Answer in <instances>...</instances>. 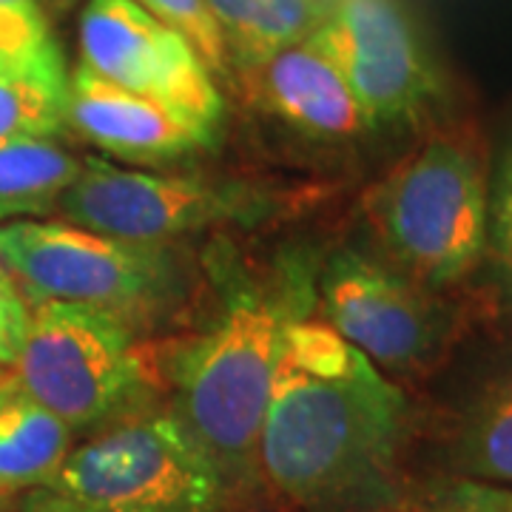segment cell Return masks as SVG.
Wrapping results in <instances>:
<instances>
[{
    "label": "cell",
    "instance_id": "cell-1",
    "mask_svg": "<svg viewBox=\"0 0 512 512\" xmlns=\"http://www.w3.org/2000/svg\"><path fill=\"white\" fill-rule=\"evenodd\" d=\"M404 427V396L362 350L322 319L285 328L256 470L311 510L350 507L382 487Z\"/></svg>",
    "mask_w": 512,
    "mask_h": 512
},
{
    "label": "cell",
    "instance_id": "cell-2",
    "mask_svg": "<svg viewBox=\"0 0 512 512\" xmlns=\"http://www.w3.org/2000/svg\"><path fill=\"white\" fill-rule=\"evenodd\" d=\"M282 293L262 288L231 293L211 328L194 336L171 365L174 413L217 461L228 484L256 470V444L285 328L299 316Z\"/></svg>",
    "mask_w": 512,
    "mask_h": 512
},
{
    "label": "cell",
    "instance_id": "cell-3",
    "mask_svg": "<svg viewBox=\"0 0 512 512\" xmlns=\"http://www.w3.org/2000/svg\"><path fill=\"white\" fill-rule=\"evenodd\" d=\"M365 214L399 274L430 291L473 274L487 248L490 188L464 137L436 134L367 191Z\"/></svg>",
    "mask_w": 512,
    "mask_h": 512
},
{
    "label": "cell",
    "instance_id": "cell-4",
    "mask_svg": "<svg viewBox=\"0 0 512 512\" xmlns=\"http://www.w3.org/2000/svg\"><path fill=\"white\" fill-rule=\"evenodd\" d=\"M46 490L89 512H225L228 481L174 410H134L63 458Z\"/></svg>",
    "mask_w": 512,
    "mask_h": 512
},
{
    "label": "cell",
    "instance_id": "cell-5",
    "mask_svg": "<svg viewBox=\"0 0 512 512\" xmlns=\"http://www.w3.org/2000/svg\"><path fill=\"white\" fill-rule=\"evenodd\" d=\"M29 311L26 342L9 370L15 382L72 433L131 413L146 362L128 319L57 299H32Z\"/></svg>",
    "mask_w": 512,
    "mask_h": 512
},
{
    "label": "cell",
    "instance_id": "cell-6",
    "mask_svg": "<svg viewBox=\"0 0 512 512\" xmlns=\"http://www.w3.org/2000/svg\"><path fill=\"white\" fill-rule=\"evenodd\" d=\"M0 262L26 302H77L123 319L177 288V265L163 245L106 237L66 220L0 222Z\"/></svg>",
    "mask_w": 512,
    "mask_h": 512
},
{
    "label": "cell",
    "instance_id": "cell-7",
    "mask_svg": "<svg viewBox=\"0 0 512 512\" xmlns=\"http://www.w3.org/2000/svg\"><path fill=\"white\" fill-rule=\"evenodd\" d=\"M268 208L271 202L242 183L120 168L103 157L83 160L80 177L57 202L72 225L163 248L217 225L262 220Z\"/></svg>",
    "mask_w": 512,
    "mask_h": 512
},
{
    "label": "cell",
    "instance_id": "cell-8",
    "mask_svg": "<svg viewBox=\"0 0 512 512\" xmlns=\"http://www.w3.org/2000/svg\"><path fill=\"white\" fill-rule=\"evenodd\" d=\"M313 35L373 131L413 126L439 100L436 63L404 0H328Z\"/></svg>",
    "mask_w": 512,
    "mask_h": 512
},
{
    "label": "cell",
    "instance_id": "cell-9",
    "mask_svg": "<svg viewBox=\"0 0 512 512\" xmlns=\"http://www.w3.org/2000/svg\"><path fill=\"white\" fill-rule=\"evenodd\" d=\"M80 66L217 134L225 114L200 55L134 0H89L80 15Z\"/></svg>",
    "mask_w": 512,
    "mask_h": 512
},
{
    "label": "cell",
    "instance_id": "cell-10",
    "mask_svg": "<svg viewBox=\"0 0 512 512\" xmlns=\"http://www.w3.org/2000/svg\"><path fill=\"white\" fill-rule=\"evenodd\" d=\"M433 293L356 251L333 256L322 276L325 322L390 373H421L439 362L453 316Z\"/></svg>",
    "mask_w": 512,
    "mask_h": 512
},
{
    "label": "cell",
    "instance_id": "cell-11",
    "mask_svg": "<svg viewBox=\"0 0 512 512\" xmlns=\"http://www.w3.org/2000/svg\"><path fill=\"white\" fill-rule=\"evenodd\" d=\"M66 128L111 157L143 165L183 160L217 140L214 131L114 86L86 66L69 74Z\"/></svg>",
    "mask_w": 512,
    "mask_h": 512
},
{
    "label": "cell",
    "instance_id": "cell-12",
    "mask_svg": "<svg viewBox=\"0 0 512 512\" xmlns=\"http://www.w3.org/2000/svg\"><path fill=\"white\" fill-rule=\"evenodd\" d=\"M242 74L256 100L305 137L339 143L373 131L348 80L313 32Z\"/></svg>",
    "mask_w": 512,
    "mask_h": 512
},
{
    "label": "cell",
    "instance_id": "cell-13",
    "mask_svg": "<svg viewBox=\"0 0 512 512\" xmlns=\"http://www.w3.org/2000/svg\"><path fill=\"white\" fill-rule=\"evenodd\" d=\"M72 436L9 373L0 382V495L46 487L69 456Z\"/></svg>",
    "mask_w": 512,
    "mask_h": 512
},
{
    "label": "cell",
    "instance_id": "cell-14",
    "mask_svg": "<svg viewBox=\"0 0 512 512\" xmlns=\"http://www.w3.org/2000/svg\"><path fill=\"white\" fill-rule=\"evenodd\" d=\"M80 168L83 160L57 137L0 140V222L35 220L57 211Z\"/></svg>",
    "mask_w": 512,
    "mask_h": 512
},
{
    "label": "cell",
    "instance_id": "cell-15",
    "mask_svg": "<svg viewBox=\"0 0 512 512\" xmlns=\"http://www.w3.org/2000/svg\"><path fill=\"white\" fill-rule=\"evenodd\" d=\"M228 43L231 63L248 72L279 49L308 37L328 0H208Z\"/></svg>",
    "mask_w": 512,
    "mask_h": 512
},
{
    "label": "cell",
    "instance_id": "cell-16",
    "mask_svg": "<svg viewBox=\"0 0 512 512\" xmlns=\"http://www.w3.org/2000/svg\"><path fill=\"white\" fill-rule=\"evenodd\" d=\"M66 69L0 74V140L60 137L66 131Z\"/></svg>",
    "mask_w": 512,
    "mask_h": 512
},
{
    "label": "cell",
    "instance_id": "cell-17",
    "mask_svg": "<svg viewBox=\"0 0 512 512\" xmlns=\"http://www.w3.org/2000/svg\"><path fill=\"white\" fill-rule=\"evenodd\" d=\"M458 461L470 476L512 481V382L476 404L461 433Z\"/></svg>",
    "mask_w": 512,
    "mask_h": 512
},
{
    "label": "cell",
    "instance_id": "cell-18",
    "mask_svg": "<svg viewBox=\"0 0 512 512\" xmlns=\"http://www.w3.org/2000/svg\"><path fill=\"white\" fill-rule=\"evenodd\" d=\"M66 69L40 0H0V74Z\"/></svg>",
    "mask_w": 512,
    "mask_h": 512
},
{
    "label": "cell",
    "instance_id": "cell-19",
    "mask_svg": "<svg viewBox=\"0 0 512 512\" xmlns=\"http://www.w3.org/2000/svg\"><path fill=\"white\" fill-rule=\"evenodd\" d=\"M140 9H146L151 18H157L171 32L183 37L185 43L200 55L205 69L220 77H231V52L222 37V29L208 0H134Z\"/></svg>",
    "mask_w": 512,
    "mask_h": 512
},
{
    "label": "cell",
    "instance_id": "cell-20",
    "mask_svg": "<svg viewBox=\"0 0 512 512\" xmlns=\"http://www.w3.org/2000/svg\"><path fill=\"white\" fill-rule=\"evenodd\" d=\"M29 302L15 282V276L6 271V265L0 262V367L12 370L18 362L20 348L26 342V330H29Z\"/></svg>",
    "mask_w": 512,
    "mask_h": 512
},
{
    "label": "cell",
    "instance_id": "cell-21",
    "mask_svg": "<svg viewBox=\"0 0 512 512\" xmlns=\"http://www.w3.org/2000/svg\"><path fill=\"white\" fill-rule=\"evenodd\" d=\"M490 225L501 254L512 262V134L501 148L490 188Z\"/></svg>",
    "mask_w": 512,
    "mask_h": 512
},
{
    "label": "cell",
    "instance_id": "cell-22",
    "mask_svg": "<svg viewBox=\"0 0 512 512\" xmlns=\"http://www.w3.org/2000/svg\"><path fill=\"white\" fill-rule=\"evenodd\" d=\"M419 512H507L501 490L476 481H456L444 487Z\"/></svg>",
    "mask_w": 512,
    "mask_h": 512
},
{
    "label": "cell",
    "instance_id": "cell-23",
    "mask_svg": "<svg viewBox=\"0 0 512 512\" xmlns=\"http://www.w3.org/2000/svg\"><path fill=\"white\" fill-rule=\"evenodd\" d=\"M15 512H89V510H83L80 504H74V501L63 498V495L52 493V490H46V487H35L32 493L20 501L18 510Z\"/></svg>",
    "mask_w": 512,
    "mask_h": 512
},
{
    "label": "cell",
    "instance_id": "cell-24",
    "mask_svg": "<svg viewBox=\"0 0 512 512\" xmlns=\"http://www.w3.org/2000/svg\"><path fill=\"white\" fill-rule=\"evenodd\" d=\"M43 3H49L52 9H69L74 0H43Z\"/></svg>",
    "mask_w": 512,
    "mask_h": 512
},
{
    "label": "cell",
    "instance_id": "cell-25",
    "mask_svg": "<svg viewBox=\"0 0 512 512\" xmlns=\"http://www.w3.org/2000/svg\"><path fill=\"white\" fill-rule=\"evenodd\" d=\"M501 498H504V507H507V512H512V493H504V490H501Z\"/></svg>",
    "mask_w": 512,
    "mask_h": 512
},
{
    "label": "cell",
    "instance_id": "cell-26",
    "mask_svg": "<svg viewBox=\"0 0 512 512\" xmlns=\"http://www.w3.org/2000/svg\"><path fill=\"white\" fill-rule=\"evenodd\" d=\"M6 376H9V370H6V367H0V382H3Z\"/></svg>",
    "mask_w": 512,
    "mask_h": 512
}]
</instances>
